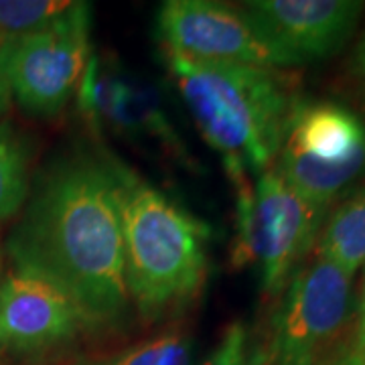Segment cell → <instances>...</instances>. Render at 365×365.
Returning <instances> with one entry per match:
<instances>
[{
    "instance_id": "1",
    "label": "cell",
    "mask_w": 365,
    "mask_h": 365,
    "mask_svg": "<svg viewBox=\"0 0 365 365\" xmlns=\"http://www.w3.org/2000/svg\"><path fill=\"white\" fill-rule=\"evenodd\" d=\"M14 268L66 290L93 329L130 313L122 223L108 155L79 150L45 170L9 237Z\"/></svg>"
},
{
    "instance_id": "2",
    "label": "cell",
    "mask_w": 365,
    "mask_h": 365,
    "mask_svg": "<svg viewBox=\"0 0 365 365\" xmlns=\"http://www.w3.org/2000/svg\"><path fill=\"white\" fill-rule=\"evenodd\" d=\"M165 57L175 88L235 189L248 185V175L272 169L299 102L280 71Z\"/></svg>"
},
{
    "instance_id": "3",
    "label": "cell",
    "mask_w": 365,
    "mask_h": 365,
    "mask_svg": "<svg viewBox=\"0 0 365 365\" xmlns=\"http://www.w3.org/2000/svg\"><path fill=\"white\" fill-rule=\"evenodd\" d=\"M122 223L130 307L157 323L195 299L207 276L209 227L138 173L108 155Z\"/></svg>"
},
{
    "instance_id": "4",
    "label": "cell",
    "mask_w": 365,
    "mask_h": 365,
    "mask_svg": "<svg viewBox=\"0 0 365 365\" xmlns=\"http://www.w3.org/2000/svg\"><path fill=\"white\" fill-rule=\"evenodd\" d=\"M235 195V264H254L262 292L278 297L317 244L329 211L302 199L274 167Z\"/></svg>"
},
{
    "instance_id": "5",
    "label": "cell",
    "mask_w": 365,
    "mask_h": 365,
    "mask_svg": "<svg viewBox=\"0 0 365 365\" xmlns=\"http://www.w3.org/2000/svg\"><path fill=\"white\" fill-rule=\"evenodd\" d=\"M274 169L325 209L365 175V120L337 102H297Z\"/></svg>"
},
{
    "instance_id": "6",
    "label": "cell",
    "mask_w": 365,
    "mask_h": 365,
    "mask_svg": "<svg viewBox=\"0 0 365 365\" xmlns=\"http://www.w3.org/2000/svg\"><path fill=\"white\" fill-rule=\"evenodd\" d=\"M91 9L73 2L55 21L0 45V79L29 116L61 114L90 61Z\"/></svg>"
},
{
    "instance_id": "7",
    "label": "cell",
    "mask_w": 365,
    "mask_h": 365,
    "mask_svg": "<svg viewBox=\"0 0 365 365\" xmlns=\"http://www.w3.org/2000/svg\"><path fill=\"white\" fill-rule=\"evenodd\" d=\"M353 276L317 260L292 276L272 321L268 365H319L349 314Z\"/></svg>"
},
{
    "instance_id": "8",
    "label": "cell",
    "mask_w": 365,
    "mask_h": 365,
    "mask_svg": "<svg viewBox=\"0 0 365 365\" xmlns=\"http://www.w3.org/2000/svg\"><path fill=\"white\" fill-rule=\"evenodd\" d=\"M240 9L278 69L327 59L341 51L365 4L361 0H250Z\"/></svg>"
},
{
    "instance_id": "9",
    "label": "cell",
    "mask_w": 365,
    "mask_h": 365,
    "mask_svg": "<svg viewBox=\"0 0 365 365\" xmlns=\"http://www.w3.org/2000/svg\"><path fill=\"white\" fill-rule=\"evenodd\" d=\"M157 31L169 55L276 69L268 47L240 6L213 0H167L158 9Z\"/></svg>"
},
{
    "instance_id": "10",
    "label": "cell",
    "mask_w": 365,
    "mask_h": 365,
    "mask_svg": "<svg viewBox=\"0 0 365 365\" xmlns=\"http://www.w3.org/2000/svg\"><path fill=\"white\" fill-rule=\"evenodd\" d=\"M93 331L66 290L23 268L0 280V351L35 355Z\"/></svg>"
},
{
    "instance_id": "11",
    "label": "cell",
    "mask_w": 365,
    "mask_h": 365,
    "mask_svg": "<svg viewBox=\"0 0 365 365\" xmlns=\"http://www.w3.org/2000/svg\"><path fill=\"white\" fill-rule=\"evenodd\" d=\"M79 108L91 122L136 140H155L173 155L185 148L155 88L143 79L106 67L90 55L78 88Z\"/></svg>"
},
{
    "instance_id": "12",
    "label": "cell",
    "mask_w": 365,
    "mask_h": 365,
    "mask_svg": "<svg viewBox=\"0 0 365 365\" xmlns=\"http://www.w3.org/2000/svg\"><path fill=\"white\" fill-rule=\"evenodd\" d=\"M317 254L349 276L365 264V185L353 191L323 223Z\"/></svg>"
},
{
    "instance_id": "13",
    "label": "cell",
    "mask_w": 365,
    "mask_h": 365,
    "mask_svg": "<svg viewBox=\"0 0 365 365\" xmlns=\"http://www.w3.org/2000/svg\"><path fill=\"white\" fill-rule=\"evenodd\" d=\"M31 143L11 120H0V223L25 207L31 195Z\"/></svg>"
},
{
    "instance_id": "14",
    "label": "cell",
    "mask_w": 365,
    "mask_h": 365,
    "mask_svg": "<svg viewBox=\"0 0 365 365\" xmlns=\"http://www.w3.org/2000/svg\"><path fill=\"white\" fill-rule=\"evenodd\" d=\"M193 343L182 331L163 333L144 339L130 349L120 351L100 361H88L79 365H191Z\"/></svg>"
},
{
    "instance_id": "15",
    "label": "cell",
    "mask_w": 365,
    "mask_h": 365,
    "mask_svg": "<svg viewBox=\"0 0 365 365\" xmlns=\"http://www.w3.org/2000/svg\"><path fill=\"white\" fill-rule=\"evenodd\" d=\"M67 0H0V41H11L55 21L71 9Z\"/></svg>"
},
{
    "instance_id": "16",
    "label": "cell",
    "mask_w": 365,
    "mask_h": 365,
    "mask_svg": "<svg viewBox=\"0 0 365 365\" xmlns=\"http://www.w3.org/2000/svg\"><path fill=\"white\" fill-rule=\"evenodd\" d=\"M201 365H254L248 353V331L240 321L225 329L217 347Z\"/></svg>"
},
{
    "instance_id": "17",
    "label": "cell",
    "mask_w": 365,
    "mask_h": 365,
    "mask_svg": "<svg viewBox=\"0 0 365 365\" xmlns=\"http://www.w3.org/2000/svg\"><path fill=\"white\" fill-rule=\"evenodd\" d=\"M357 353H361L365 357V288L364 299H361V313H359V329H357V343L353 347Z\"/></svg>"
},
{
    "instance_id": "18",
    "label": "cell",
    "mask_w": 365,
    "mask_h": 365,
    "mask_svg": "<svg viewBox=\"0 0 365 365\" xmlns=\"http://www.w3.org/2000/svg\"><path fill=\"white\" fill-rule=\"evenodd\" d=\"M355 66H357V73H359V78L365 86V35L361 37L359 45H357V51H355Z\"/></svg>"
},
{
    "instance_id": "19",
    "label": "cell",
    "mask_w": 365,
    "mask_h": 365,
    "mask_svg": "<svg viewBox=\"0 0 365 365\" xmlns=\"http://www.w3.org/2000/svg\"><path fill=\"white\" fill-rule=\"evenodd\" d=\"M333 365H365V357L361 353H357L355 349H351L349 353L341 355L339 359Z\"/></svg>"
},
{
    "instance_id": "20",
    "label": "cell",
    "mask_w": 365,
    "mask_h": 365,
    "mask_svg": "<svg viewBox=\"0 0 365 365\" xmlns=\"http://www.w3.org/2000/svg\"><path fill=\"white\" fill-rule=\"evenodd\" d=\"M11 104V93L6 90V86H4V81L0 79V116L6 112V108Z\"/></svg>"
},
{
    "instance_id": "21",
    "label": "cell",
    "mask_w": 365,
    "mask_h": 365,
    "mask_svg": "<svg viewBox=\"0 0 365 365\" xmlns=\"http://www.w3.org/2000/svg\"><path fill=\"white\" fill-rule=\"evenodd\" d=\"M0 45H2V41H0Z\"/></svg>"
}]
</instances>
